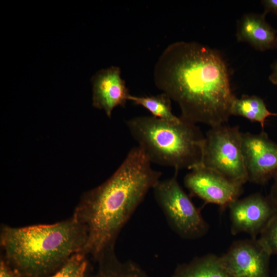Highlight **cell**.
Returning <instances> with one entry per match:
<instances>
[{"label":"cell","instance_id":"obj_18","mask_svg":"<svg viewBox=\"0 0 277 277\" xmlns=\"http://www.w3.org/2000/svg\"><path fill=\"white\" fill-rule=\"evenodd\" d=\"M258 239L261 245L270 254H277V213L271 219Z\"/></svg>","mask_w":277,"mask_h":277},{"label":"cell","instance_id":"obj_2","mask_svg":"<svg viewBox=\"0 0 277 277\" xmlns=\"http://www.w3.org/2000/svg\"><path fill=\"white\" fill-rule=\"evenodd\" d=\"M161 176L136 146L108 180L83 194L72 215L86 228V255L95 261L114 248L121 230Z\"/></svg>","mask_w":277,"mask_h":277},{"label":"cell","instance_id":"obj_17","mask_svg":"<svg viewBox=\"0 0 277 277\" xmlns=\"http://www.w3.org/2000/svg\"><path fill=\"white\" fill-rule=\"evenodd\" d=\"M88 256L83 252L73 255L57 271L48 277H88Z\"/></svg>","mask_w":277,"mask_h":277},{"label":"cell","instance_id":"obj_11","mask_svg":"<svg viewBox=\"0 0 277 277\" xmlns=\"http://www.w3.org/2000/svg\"><path fill=\"white\" fill-rule=\"evenodd\" d=\"M92 106L103 110L110 118L113 109L124 107L130 95L125 81L121 76V70L111 66L97 71L91 78Z\"/></svg>","mask_w":277,"mask_h":277},{"label":"cell","instance_id":"obj_20","mask_svg":"<svg viewBox=\"0 0 277 277\" xmlns=\"http://www.w3.org/2000/svg\"><path fill=\"white\" fill-rule=\"evenodd\" d=\"M262 4L264 7V12L263 14L265 16L269 12L277 15V0H263Z\"/></svg>","mask_w":277,"mask_h":277},{"label":"cell","instance_id":"obj_8","mask_svg":"<svg viewBox=\"0 0 277 277\" xmlns=\"http://www.w3.org/2000/svg\"><path fill=\"white\" fill-rule=\"evenodd\" d=\"M270 254L258 239L234 242L220 260L232 277H269Z\"/></svg>","mask_w":277,"mask_h":277},{"label":"cell","instance_id":"obj_15","mask_svg":"<svg viewBox=\"0 0 277 277\" xmlns=\"http://www.w3.org/2000/svg\"><path fill=\"white\" fill-rule=\"evenodd\" d=\"M231 115L241 116L251 122H258L263 129L266 120L277 113L269 111L264 101L255 95H243L235 97L231 108Z\"/></svg>","mask_w":277,"mask_h":277},{"label":"cell","instance_id":"obj_1","mask_svg":"<svg viewBox=\"0 0 277 277\" xmlns=\"http://www.w3.org/2000/svg\"><path fill=\"white\" fill-rule=\"evenodd\" d=\"M153 77L189 122L213 127L225 124L231 115L236 97L227 64L216 50L196 42L172 43L159 58Z\"/></svg>","mask_w":277,"mask_h":277},{"label":"cell","instance_id":"obj_3","mask_svg":"<svg viewBox=\"0 0 277 277\" xmlns=\"http://www.w3.org/2000/svg\"><path fill=\"white\" fill-rule=\"evenodd\" d=\"M86 228L73 215L52 224L1 226L2 258L23 277H48L83 252Z\"/></svg>","mask_w":277,"mask_h":277},{"label":"cell","instance_id":"obj_6","mask_svg":"<svg viewBox=\"0 0 277 277\" xmlns=\"http://www.w3.org/2000/svg\"><path fill=\"white\" fill-rule=\"evenodd\" d=\"M238 126L211 127L204 137L201 165L243 185L248 181Z\"/></svg>","mask_w":277,"mask_h":277},{"label":"cell","instance_id":"obj_21","mask_svg":"<svg viewBox=\"0 0 277 277\" xmlns=\"http://www.w3.org/2000/svg\"><path fill=\"white\" fill-rule=\"evenodd\" d=\"M272 72L269 77V81L274 85H277V62L271 67Z\"/></svg>","mask_w":277,"mask_h":277},{"label":"cell","instance_id":"obj_12","mask_svg":"<svg viewBox=\"0 0 277 277\" xmlns=\"http://www.w3.org/2000/svg\"><path fill=\"white\" fill-rule=\"evenodd\" d=\"M236 37L259 51L277 48V30L267 23L263 14L244 15L238 22Z\"/></svg>","mask_w":277,"mask_h":277},{"label":"cell","instance_id":"obj_4","mask_svg":"<svg viewBox=\"0 0 277 277\" xmlns=\"http://www.w3.org/2000/svg\"><path fill=\"white\" fill-rule=\"evenodd\" d=\"M172 122L153 116L127 121L131 135L151 162L180 169L201 165L204 136L195 124L181 117Z\"/></svg>","mask_w":277,"mask_h":277},{"label":"cell","instance_id":"obj_13","mask_svg":"<svg viewBox=\"0 0 277 277\" xmlns=\"http://www.w3.org/2000/svg\"><path fill=\"white\" fill-rule=\"evenodd\" d=\"M95 262L96 270L88 277H149L137 263L131 260L121 261L114 248L104 252Z\"/></svg>","mask_w":277,"mask_h":277},{"label":"cell","instance_id":"obj_14","mask_svg":"<svg viewBox=\"0 0 277 277\" xmlns=\"http://www.w3.org/2000/svg\"><path fill=\"white\" fill-rule=\"evenodd\" d=\"M170 277H232L222 266L219 256L207 254L179 264Z\"/></svg>","mask_w":277,"mask_h":277},{"label":"cell","instance_id":"obj_19","mask_svg":"<svg viewBox=\"0 0 277 277\" xmlns=\"http://www.w3.org/2000/svg\"><path fill=\"white\" fill-rule=\"evenodd\" d=\"M0 277L23 276L1 258L0 261Z\"/></svg>","mask_w":277,"mask_h":277},{"label":"cell","instance_id":"obj_16","mask_svg":"<svg viewBox=\"0 0 277 277\" xmlns=\"http://www.w3.org/2000/svg\"><path fill=\"white\" fill-rule=\"evenodd\" d=\"M128 101L144 107L155 117L172 122H178L181 120L180 117L173 114L171 100L164 93L146 96H137L130 94Z\"/></svg>","mask_w":277,"mask_h":277},{"label":"cell","instance_id":"obj_10","mask_svg":"<svg viewBox=\"0 0 277 277\" xmlns=\"http://www.w3.org/2000/svg\"><path fill=\"white\" fill-rule=\"evenodd\" d=\"M241 145L248 181L263 184L275 176L277 144L266 133H242Z\"/></svg>","mask_w":277,"mask_h":277},{"label":"cell","instance_id":"obj_7","mask_svg":"<svg viewBox=\"0 0 277 277\" xmlns=\"http://www.w3.org/2000/svg\"><path fill=\"white\" fill-rule=\"evenodd\" d=\"M233 234L245 232L255 239L277 213V203L260 193L236 200L228 206Z\"/></svg>","mask_w":277,"mask_h":277},{"label":"cell","instance_id":"obj_22","mask_svg":"<svg viewBox=\"0 0 277 277\" xmlns=\"http://www.w3.org/2000/svg\"><path fill=\"white\" fill-rule=\"evenodd\" d=\"M275 183L272 187L271 194L269 195L277 203V174L274 176Z\"/></svg>","mask_w":277,"mask_h":277},{"label":"cell","instance_id":"obj_9","mask_svg":"<svg viewBox=\"0 0 277 277\" xmlns=\"http://www.w3.org/2000/svg\"><path fill=\"white\" fill-rule=\"evenodd\" d=\"M190 170L184 177V185L206 202L228 206L242 192V184L201 165Z\"/></svg>","mask_w":277,"mask_h":277},{"label":"cell","instance_id":"obj_5","mask_svg":"<svg viewBox=\"0 0 277 277\" xmlns=\"http://www.w3.org/2000/svg\"><path fill=\"white\" fill-rule=\"evenodd\" d=\"M177 174L160 180L152 189L153 196L171 229L183 239H196L205 235L209 226L180 186Z\"/></svg>","mask_w":277,"mask_h":277}]
</instances>
